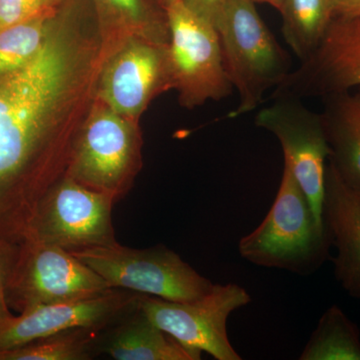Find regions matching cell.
Segmentation results:
<instances>
[{
	"label": "cell",
	"mask_w": 360,
	"mask_h": 360,
	"mask_svg": "<svg viewBox=\"0 0 360 360\" xmlns=\"http://www.w3.org/2000/svg\"><path fill=\"white\" fill-rule=\"evenodd\" d=\"M108 56L90 0H68L39 53L0 77V238L20 243L65 176Z\"/></svg>",
	"instance_id": "cell-1"
},
{
	"label": "cell",
	"mask_w": 360,
	"mask_h": 360,
	"mask_svg": "<svg viewBox=\"0 0 360 360\" xmlns=\"http://www.w3.org/2000/svg\"><path fill=\"white\" fill-rule=\"evenodd\" d=\"M330 245L326 225L317 222L307 194L284 162L276 200L264 221L240 239L239 253L258 266L309 276L323 264Z\"/></svg>",
	"instance_id": "cell-2"
},
{
	"label": "cell",
	"mask_w": 360,
	"mask_h": 360,
	"mask_svg": "<svg viewBox=\"0 0 360 360\" xmlns=\"http://www.w3.org/2000/svg\"><path fill=\"white\" fill-rule=\"evenodd\" d=\"M225 70L238 104L229 117L252 112L264 94L291 71L290 56L262 20L252 0H226L217 26Z\"/></svg>",
	"instance_id": "cell-3"
},
{
	"label": "cell",
	"mask_w": 360,
	"mask_h": 360,
	"mask_svg": "<svg viewBox=\"0 0 360 360\" xmlns=\"http://www.w3.org/2000/svg\"><path fill=\"white\" fill-rule=\"evenodd\" d=\"M139 122L94 98L82 123L65 176L117 203L129 194L143 167Z\"/></svg>",
	"instance_id": "cell-4"
},
{
	"label": "cell",
	"mask_w": 360,
	"mask_h": 360,
	"mask_svg": "<svg viewBox=\"0 0 360 360\" xmlns=\"http://www.w3.org/2000/svg\"><path fill=\"white\" fill-rule=\"evenodd\" d=\"M72 253L111 288L187 302L210 293L213 284L165 245L136 250L117 243Z\"/></svg>",
	"instance_id": "cell-5"
},
{
	"label": "cell",
	"mask_w": 360,
	"mask_h": 360,
	"mask_svg": "<svg viewBox=\"0 0 360 360\" xmlns=\"http://www.w3.org/2000/svg\"><path fill=\"white\" fill-rule=\"evenodd\" d=\"M169 41L168 58L174 90L186 110L219 101L233 87L226 70L217 27L187 8L181 0L167 7Z\"/></svg>",
	"instance_id": "cell-6"
},
{
	"label": "cell",
	"mask_w": 360,
	"mask_h": 360,
	"mask_svg": "<svg viewBox=\"0 0 360 360\" xmlns=\"http://www.w3.org/2000/svg\"><path fill=\"white\" fill-rule=\"evenodd\" d=\"M97 274L70 251L26 236L9 276L6 298L18 314L40 305L71 302L110 290Z\"/></svg>",
	"instance_id": "cell-7"
},
{
	"label": "cell",
	"mask_w": 360,
	"mask_h": 360,
	"mask_svg": "<svg viewBox=\"0 0 360 360\" xmlns=\"http://www.w3.org/2000/svg\"><path fill=\"white\" fill-rule=\"evenodd\" d=\"M251 302L250 293L236 283L214 284L210 293L193 302H176L141 295L139 302L149 319L193 355L217 360H240L227 335L232 312Z\"/></svg>",
	"instance_id": "cell-8"
},
{
	"label": "cell",
	"mask_w": 360,
	"mask_h": 360,
	"mask_svg": "<svg viewBox=\"0 0 360 360\" xmlns=\"http://www.w3.org/2000/svg\"><path fill=\"white\" fill-rule=\"evenodd\" d=\"M115 205L110 196L65 176L40 202L26 236L70 252L116 245Z\"/></svg>",
	"instance_id": "cell-9"
},
{
	"label": "cell",
	"mask_w": 360,
	"mask_h": 360,
	"mask_svg": "<svg viewBox=\"0 0 360 360\" xmlns=\"http://www.w3.org/2000/svg\"><path fill=\"white\" fill-rule=\"evenodd\" d=\"M274 103L258 111L255 125L276 137L296 180L307 194L319 224L324 225L326 170L330 148L321 113L310 110L302 99L274 97Z\"/></svg>",
	"instance_id": "cell-10"
},
{
	"label": "cell",
	"mask_w": 360,
	"mask_h": 360,
	"mask_svg": "<svg viewBox=\"0 0 360 360\" xmlns=\"http://www.w3.org/2000/svg\"><path fill=\"white\" fill-rule=\"evenodd\" d=\"M167 44L139 37L125 40L104 61L97 98L120 115L141 122L156 97L174 89Z\"/></svg>",
	"instance_id": "cell-11"
},
{
	"label": "cell",
	"mask_w": 360,
	"mask_h": 360,
	"mask_svg": "<svg viewBox=\"0 0 360 360\" xmlns=\"http://www.w3.org/2000/svg\"><path fill=\"white\" fill-rule=\"evenodd\" d=\"M360 85V18H335L316 49L291 70L272 98L303 99L349 91Z\"/></svg>",
	"instance_id": "cell-12"
},
{
	"label": "cell",
	"mask_w": 360,
	"mask_h": 360,
	"mask_svg": "<svg viewBox=\"0 0 360 360\" xmlns=\"http://www.w3.org/2000/svg\"><path fill=\"white\" fill-rule=\"evenodd\" d=\"M141 293L110 288L71 302L40 305L0 323V350L20 347L75 328L103 329L139 300Z\"/></svg>",
	"instance_id": "cell-13"
},
{
	"label": "cell",
	"mask_w": 360,
	"mask_h": 360,
	"mask_svg": "<svg viewBox=\"0 0 360 360\" xmlns=\"http://www.w3.org/2000/svg\"><path fill=\"white\" fill-rule=\"evenodd\" d=\"M323 221L336 248L335 274L348 295L360 298V193L341 179L328 160L324 184Z\"/></svg>",
	"instance_id": "cell-14"
},
{
	"label": "cell",
	"mask_w": 360,
	"mask_h": 360,
	"mask_svg": "<svg viewBox=\"0 0 360 360\" xmlns=\"http://www.w3.org/2000/svg\"><path fill=\"white\" fill-rule=\"evenodd\" d=\"M139 298L99 333L97 354L116 360H194L184 345L153 323Z\"/></svg>",
	"instance_id": "cell-15"
},
{
	"label": "cell",
	"mask_w": 360,
	"mask_h": 360,
	"mask_svg": "<svg viewBox=\"0 0 360 360\" xmlns=\"http://www.w3.org/2000/svg\"><path fill=\"white\" fill-rule=\"evenodd\" d=\"M90 4L110 54L131 37L160 44L169 41L165 9L153 0H90Z\"/></svg>",
	"instance_id": "cell-16"
},
{
	"label": "cell",
	"mask_w": 360,
	"mask_h": 360,
	"mask_svg": "<svg viewBox=\"0 0 360 360\" xmlns=\"http://www.w3.org/2000/svg\"><path fill=\"white\" fill-rule=\"evenodd\" d=\"M322 99L328 160L341 179L360 193V94L345 91Z\"/></svg>",
	"instance_id": "cell-17"
},
{
	"label": "cell",
	"mask_w": 360,
	"mask_h": 360,
	"mask_svg": "<svg viewBox=\"0 0 360 360\" xmlns=\"http://www.w3.org/2000/svg\"><path fill=\"white\" fill-rule=\"evenodd\" d=\"M283 35L300 63L321 44L333 20L330 0H284Z\"/></svg>",
	"instance_id": "cell-18"
},
{
	"label": "cell",
	"mask_w": 360,
	"mask_h": 360,
	"mask_svg": "<svg viewBox=\"0 0 360 360\" xmlns=\"http://www.w3.org/2000/svg\"><path fill=\"white\" fill-rule=\"evenodd\" d=\"M300 360H360V333L340 307L326 309Z\"/></svg>",
	"instance_id": "cell-19"
},
{
	"label": "cell",
	"mask_w": 360,
	"mask_h": 360,
	"mask_svg": "<svg viewBox=\"0 0 360 360\" xmlns=\"http://www.w3.org/2000/svg\"><path fill=\"white\" fill-rule=\"evenodd\" d=\"M103 329L75 328L30 341L20 347L0 350V360H89L96 357Z\"/></svg>",
	"instance_id": "cell-20"
},
{
	"label": "cell",
	"mask_w": 360,
	"mask_h": 360,
	"mask_svg": "<svg viewBox=\"0 0 360 360\" xmlns=\"http://www.w3.org/2000/svg\"><path fill=\"white\" fill-rule=\"evenodd\" d=\"M61 8L0 32V77L22 68L39 53Z\"/></svg>",
	"instance_id": "cell-21"
},
{
	"label": "cell",
	"mask_w": 360,
	"mask_h": 360,
	"mask_svg": "<svg viewBox=\"0 0 360 360\" xmlns=\"http://www.w3.org/2000/svg\"><path fill=\"white\" fill-rule=\"evenodd\" d=\"M68 0H0V32L8 26L54 13Z\"/></svg>",
	"instance_id": "cell-22"
},
{
	"label": "cell",
	"mask_w": 360,
	"mask_h": 360,
	"mask_svg": "<svg viewBox=\"0 0 360 360\" xmlns=\"http://www.w3.org/2000/svg\"><path fill=\"white\" fill-rule=\"evenodd\" d=\"M20 243L0 238V323L13 316L6 302V290L9 276L18 259Z\"/></svg>",
	"instance_id": "cell-23"
},
{
	"label": "cell",
	"mask_w": 360,
	"mask_h": 360,
	"mask_svg": "<svg viewBox=\"0 0 360 360\" xmlns=\"http://www.w3.org/2000/svg\"><path fill=\"white\" fill-rule=\"evenodd\" d=\"M182 4L201 18L217 26L226 0H181Z\"/></svg>",
	"instance_id": "cell-24"
},
{
	"label": "cell",
	"mask_w": 360,
	"mask_h": 360,
	"mask_svg": "<svg viewBox=\"0 0 360 360\" xmlns=\"http://www.w3.org/2000/svg\"><path fill=\"white\" fill-rule=\"evenodd\" d=\"M333 18H359L360 0H330Z\"/></svg>",
	"instance_id": "cell-25"
},
{
	"label": "cell",
	"mask_w": 360,
	"mask_h": 360,
	"mask_svg": "<svg viewBox=\"0 0 360 360\" xmlns=\"http://www.w3.org/2000/svg\"><path fill=\"white\" fill-rule=\"evenodd\" d=\"M255 4H266L270 6H274V8L279 11V9L283 6L284 0H252Z\"/></svg>",
	"instance_id": "cell-26"
},
{
	"label": "cell",
	"mask_w": 360,
	"mask_h": 360,
	"mask_svg": "<svg viewBox=\"0 0 360 360\" xmlns=\"http://www.w3.org/2000/svg\"><path fill=\"white\" fill-rule=\"evenodd\" d=\"M172 0H161V4H162L163 8L165 9V7L168 6V4L172 2Z\"/></svg>",
	"instance_id": "cell-27"
},
{
	"label": "cell",
	"mask_w": 360,
	"mask_h": 360,
	"mask_svg": "<svg viewBox=\"0 0 360 360\" xmlns=\"http://www.w3.org/2000/svg\"><path fill=\"white\" fill-rule=\"evenodd\" d=\"M153 2H155V4H160L161 7L162 6V4H161V0H153Z\"/></svg>",
	"instance_id": "cell-28"
}]
</instances>
